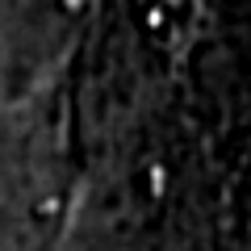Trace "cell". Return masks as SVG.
<instances>
[{"mask_svg": "<svg viewBox=\"0 0 251 251\" xmlns=\"http://www.w3.org/2000/svg\"><path fill=\"white\" fill-rule=\"evenodd\" d=\"M63 4H67V9H80V4H84V0H63Z\"/></svg>", "mask_w": 251, "mask_h": 251, "instance_id": "cell-1", "label": "cell"}]
</instances>
